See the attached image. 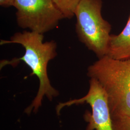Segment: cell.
I'll list each match as a JSON object with an SVG mask.
<instances>
[{"mask_svg":"<svg viewBox=\"0 0 130 130\" xmlns=\"http://www.w3.org/2000/svg\"><path fill=\"white\" fill-rule=\"evenodd\" d=\"M19 27L43 34L55 28L65 19L52 0H15Z\"/></svg>","mask_w":130,"mask_h":130,"instance_id":"4","label":"cell"},{"mask_svg":"<svg viewBox=\"0 0 130 130\" xmlns=\"http://www.w3.org/2000/svg\"><path fill=\"white\" fill-rule=\"evenodd\" d=\"M43 35L31 31H24L14 34L10 40H1V45L17 43L21 45L25 50L21 57L11 61L3 60L1 62V68L5 65L14 66L20 61H23L30 68V76L35 75L39 80V87L36 96L25 110V113L30 115L37 113L42 107L44 97L52 101L57 97L59 92L52 86L47 73L49 62L57 56L56 43L54 41L43 42Z\"/></svg>","mask_w":130,"mask_h":130,"instance_id":"1","label":"cell"},{"mask_svg":"<svg viewBox=\"0 0 130 130\" xmlns=\"http://www.w3.org/2000/svg\"><path fill=\"white\" fill-rule=\"evenodd\" d=\"M84 103L88 104L91 107V112L86 110L84 114V120L87 123L85 130H113L107 93L95 79H90L89 89L85 96L59 103L56 107V112L59 115L64 107Z\"/></svg>","mask_w":130,"mask_h":130,"instance_id":"5","label":"cell"},{"mask_svg":"<svg viewBox=\"0 0 130 130\" xmlns=\"http://www.w3.org/2000/svg\"><path fill=\"white\" fill-rule=\"evenodd\" d=\"M113 130H130V117L112 119Z\"/></svg>","mask_w":130,"mask_h":130,"instance_id":"8","label":"cell"},{"mask_svg":"<svg viewBox=\"0 0 130 130\" xmlns=\"http://www.w3.org/2000/svg\"><path fill=\"white\" fill-rule=\"evenodd\" d=\"M82 0H52L66 19H72Z\"/></svg>","mask_w":130,"mask_h":130,"instance_id":"7","label":"cell"},{"mask_svg":"<svg viewBox=\"0 0 130 130\" xmlns=\"http://www.w3.org/2000/svg\"><path fill=\"white\" fill-rule=\"evenodd\" d=\"M87 75L105 90L112 119L130 117V58L117 60L104 56L89 67Z\"/></svg>","mask_w":130,"mask_h":130,"instance_id":"2","label":"cell"},{"mask_svg":"<svg viewBox=\"0 0 130 130\" xmlns=\"http://www.w3.org/2000/svg\"><path fill=\"white\" fill-rule=\"evenodd\" d=\"M15 0H0V5L4 7L14 6Z\"/></svg>","mask_w":130,"mask_h":130,"instance_id":"9","label":"cell"},{"mask_svg":"<svg viewBox=\"0 0 130 130\" xmlns=\"http://www.w3.org/2000/svg\"><path fill=\"white\" fill-rule=\"evenodd\" d=\"M102 0H82L75 12L79 40L98 58L107 55L111 30L102 16Z\"/></svg>","mask_w":130,"mask_h":130,"instance_id":"3","label":"cell"},{"mask_svg":"<svg viewBox=\"0 0 130 130\" xmlns=\"http://www.w3.org/2000/svg\"><path fill=\"white\" fill-rule=\"evenodd\" d=\"M106 56L117 60L130 58V14L123 30L118 35H111Z\"/></svg>","mask_w":130,"mask_h":130,"instance_id":"6","label":"cell"}]
</instances>
